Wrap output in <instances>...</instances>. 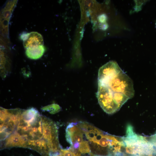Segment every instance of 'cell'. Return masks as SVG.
Returning <instances> with one entry per match:
<instances>
[{"instance_id":"1","label":"cell","mask_w":156,"mask_h":156,"mask_svg":"<svg viewBox=\"0 0 156 156\" xmlns=\"http://www.w3.org/2000/svg\"><path fill=\"white\" fill-rule=\"evenodd\" d=\"M57 132L55 122L32 107L22 110L9 136L18 147L33 149L43 156L57 143Z\"/></svg>"},{"instance_id":"10","label":"cell","mask_w":156,"mask_h":156,"mask_svg":"<svg viewBox=\"0 0 156 156\" xmlns=\"http://www.w3.org/2000/svg\"><path fill=\"white\" fill-rule=\"evenodd\" d=\"M155 155H156V153L155 154Z\"/></svg>"},{"instance_id":"5","label":"cell","mask_w":156,"mask_h":156,"mask_svg":"<svg viewBox=\"0 0 156 156\" xmlns=\"http://www.w3.org/2000/svg\"><path fill=\"white\" fill-rule=\"evenodd\" d=\"M44 40L41 34L37 32L33 31L28 33L27 37L23 42L25 48L43 45Z\"/></svg>"},{"instance_id":"3","label":"cell","mask_w":156,"mask_h":156,"mask_svg":"<svg viewBox=\"0 0 156 156\" xmlns=\"http://www.w3.org/2000/svg\"><path fill=\"white\" fill-rule=\"evenodd\" d=\"M83 139L87 142L94 155L116 156L121 153L122 138L107 133L88 124L83 130Z\"/></svg>"},{"instance_id":"4","label":"cell","mask_w":156,"mask_h":156,"mask_svg":"<svg viewBox=\"0 0 156 156\" xmlns=\"http://www.w3.org/2000/svg\"><path fill=\"white\" fill-rule=\"evenodd\" d=\"M122 140L125 153L131 155L152 156L156 153V148L144 137L136 134L130 125Z\"/></svg>"},{"instance_id":"2","label":"cell","mask_w":156,"mask_h":156,"mask_svg":"<svg viewBox=\"0 0 156 156\" xmlns=\"http://www.w3.org/2000/svg\"><path fill=\"white\" fill-rule=\"evenodd\" d=\"M96 96L101 108L112 114L119 110L134 90L132 80L114 61H109L99 69Z\"/></svg>"},{"instance_id":"9","label":"cell","mask_w":156,"mask_h":156,"mask_svg":"<svg viewBox=\"0 0 156 156\" xmlns=\"http://www.w3.org/2000/svg\"><path fill=\"white\" fill-rule=\"evenodd\" d=\"M130 156H142V155H130Z\"/></svg>"},{"instance_id":"11","label":"cell","mask_w":156,"mask_h":156,"mask_svg":"<svg viewBox=\"0 0 156 156\" xmlns=\"http://www.w3.org/2000/svg\"></svg>"},{"instance_id":"6","label":"cell","mask_w":156,"mask_h":156,"mask_svg":"<svg viewBox=\"0 0 156 156\" xmlns=\"http://www.w3.org/2000/svg\"><path fill=\"white\" fill-rule=\"evenodd\" d=\"M45 51V48L43 45L29 47L26 49L25 54L29 58L37 60L43 55Z\"/></svg>"},{"instance_id":"8","label":"cell","mask_w":156,"mask_h":156,"mask_svg":"<svg viewBox=\"0 0 156 156\" xmlns=\"http://www.w3.org/2000/svg\"><path fill=\"white\" fill-rule=\"evenodd\" d=\"M149 141L156 148V134L151 137Z\"/></svg>"},{"instance_id":"7","label":"cell","mask_w":156,"mask_h":156,"mask_svg":"<svg viewBox=\"0 0 156 156\" xmlns=\"http://www.w3.org/2000/svg\"><path fill=\"white\" fill-rule=\"evenodd\" d=\"M41 109L43 111H47L53 114L59 112L60 107L58 105L54 104L43 107Z\"/></svg>"}]
</instances>
